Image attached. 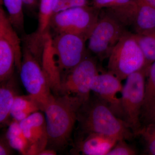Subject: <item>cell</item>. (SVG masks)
I'll return each instance as SVG.
<instances>
[{
  "label": "cell",
  "mask_w": 155,
  "mask_h": 155,
  "mask_svg": "<svg viewBox=\"0 0 155 155\" xmlns=\"http://www.w3.org/2000/svg\"><path fill=\"white\" fill-rule=\"evenodd\" d=\"M121 81L112 73L108 72L96 75L90 84L91 91L103 100L116 116L122 119L121 98L117 94L123 88Z\"/></svg>",
  "instance_id": "11"
},
{
  "label": "cell",
  "mask_w": 155,
  "mask_h": 155,
  "mask_svg": "<svg viewBox=\"0 0 155 155\" xmlns=\"http://www.w3.org/2000/svg\"><path fill=\"white\" fill-rule=\"evenodd\" d=\"M108 72L120 80L147 66L146 61L135 34L126 31L108 58Z\"/></svg>",
  "instance_id": "4"
},
{
  "label": "cell",
  "mask_w": 155,
  "mask_h": 155,
  "mask_svg": "<svg viewBox=\"0 0 155 155\" xmlns=\"http://www.w3.org/2000/svg\"><path fill=\"white\" fill-rule=\"evenodd\" d=\"M17 81L14 75L8 80L1 82L0 123L1 126L9 125L11 108L18 96Z\"/></svg>",
  "instance_id": "14"
},
{
  "label": "cell",
  "mask_w": 155,
  "mask_h": 155,
  "mask_svg": "<svg viewBox=\"0 0 155 155\" xmlns=\"http://www.w3.org/2000/svg\"><path fill=\"white\" fill-rule=\"evenodd\" d=\"M42 111L40 104L30 95L17 96L11 108L13 119L19 122L35 112Z\"/></svg>",
  "instance_id": "16"
},
{
  "label": "cell",
  "mask_w": 155,
  "mask_h": 155,
  "mask_svg": "<svg viewBox=\"0 0 155 155\" xmlns=\"http://www.w3.org/2000/svg\"><path fill=\"white\" fill-rule=\"evenodd\" d=\"M57 0H41L38 14V28L36 33L43 35L48 32L50 21Z\"/></svg>",
  "instance_id": "21"
},
{
  "label": "cell",
  "mask_w": 155,
  "mask_h": 155,
  "mask_svg": "<svg viewBox=\"0 0 155 155\" xmlns=\"http://www.w3.org/2000/svg\"><path fill=\"white\" fill-rule=\"evenodd\" d=\"M10 21L18 32H24V19L22 0H3Z\"/></svg>",
  "instance_id": "20"
},
{
  "label": "cell",
  "mask_w": 155,
  "mask_h": 155,
  "mask_svg": "<svg viewBox=\"0 0 155 155\" xmlns=\"http://www.w3.org/2000/svg\"><path fill=\"white\" fill-rule=\"evenodd\" d=\"M77 122L80 135L101 134L118 140H130L135 136L128 125L94 94L81 106L78 112Z\"/></svg>",
  "instance_id": "1"
},
{
  "label": "cell",
  "mask_w": 155,
  "mask_h": 155,
  "mask_svg": "<svg viewBox=\"0 0 155 155\" xmlns=\"http://www.w3.org/2000/svg\"><path fill=\"white\" fill-rule=\"evenodd\" d=\"M100 10L88 6L64 10L53 14L51 27L57 33L75 35L87 41L99 17Z\"/></svg>",
  "instance_id": "6"
},
{
  "label": "cell",
  "mask_w": 155,
  "mask_h": 155,
  "mask_svg": "<svg viewBox=\"0 0 155 155\" xmlns=\"http://www.w3.org/2000/svg\"><path fill=\"white\" fill-rule=\"evenodd\" d=\"M8 15L0 8V82L14 75V67L20 72L22 65L21 41Z\"/></svg>",
  "instance_id": "7"
},
{
  "label": "cell",
  "mask_w": 155,
  "mask_h": 155,
  "mask_svg": "<svg viewBox=\"0 0 155 155\" xmlns=\"http://www.w3.org/2000/svg\"><path fill=\"white\" fill-rule=\"evenodd\" d=\"M134 34L144 54L147 66L149 67L155 61V30L144 34Z\"/></svg>",
  "instance_id": "22"
},
{
  "label": "cell",
  "mask_w": 155,
  "mask_h": 155,
  "mask_svg": "<svg viewBox=\"0 0 155 155\" xmlns=\"http://www.w3.org/2000/svg\"><path fill=\"white\" fill-rule=\"evenodd\" d=\"M127 31L126 28L104 12L88 38V49L101 61L109 58L119 40Z\"/></svg>",
  "instance_id": "8"
},
{
  "label": "cell",
  "mask_w": 155,
  "mask_h": 155,
  "mask_svg": "<svg viewBox=\"0 0 155 155\" xmlns=\"http://www.w3.org/2000/svg\"><path fill=\"white\" fill-rule=\"evenodd\" d=\"M22 39L20 79L28 94L38 102L44 112L55 98L42 65L44 46L38 41L28 35H24Z\"/></svg>",
  "instance_id": "2"
},
{
  "label": "cell",
  "mask_w": 155,
  "mask_h": 155,
  "mask_svg": "<svg viewBox=\"0 0 155 155\" xmlns=\"http://www.w3.org/2000/svg\"><path fill=\"white\" fill-rule=\"evenodd\" d=\"M57 154L56 150L52 149L46 148L40 153L38 155H56Z\"/></svg>",
  "instance_id": "30"
},
{
  "label": "cell",
  "mask_w": 155,
  "mask_h": 155,
  "mask_svg": "<svg viewBox=\"0 0 155 155\" xmlns=\"http://www.w3.org/2000/svg\"><path fill=\"white\" fill-rule=\"evenodd\" d=\"M142 118L144 119L146 124L155 122V107Z\"/></svg>",
  "instance_id": "28"
},
{
  "label": "cell",
  "mask_w": 155,
  "mask_h": 155,
  "mask_svg": "<svg viewBox=\"0 0 155 155\" xmlns=\"http://www.w3.org/2000/svg\"><path fill=\"white\" fill-rule=\"evenodd\" d=\"M83 103L77 97L66 94L55 97L48 105L44 111L48 136L46 148L57 150L67 146Z\"/></svg>",
  "instance_id": "3"
},
{
  "label": "cell",
  "mask_w": 155,
  "mask_h": 155,
  "mask_svg": "<svg viewBox=\"0 0 155 155\" xmlns=\"http://www.w3.org/2000/svg\"><path fill=\"white\" fill-rule=\"evenodd\" d=\"M5 136L13 149L22 155H29L31 145L25 136L19 122L13 119L9 124Z\"/></svg>",
  "instance_id": "18"
},
{
  "label": "cell",
  "mask_w": 155,
  "mask_h": 155,
  "mask_svg": "<svg viewBox=\"0 0 155 155\" xmlns=\"http://www.w3.org/2000/svg\"><path fill=\"white\" fill-rule=\"evenodd\" d=\"M137 14L133 26L136 34H144L155 30V7L145 0H136Z\"/></svg>",
  "instance_id": "15"
},
{
  "label": "cell",
  "mask_w": 155,
  "mask_h": 155,
  "mask_svg": "<svg viewBox=\"0 0 155 155\" xmlns=\"http://www.w3.org/2000/svg\"><path fill=\"white\" fill-rule=\"evenodd\" d=\"M23 5L28 10L33 11L38 5V0H22Z\"/></svg>",
  "instance_id": "29"
},
{
  "label": "cell",
  "mask_w": 155,
  "mask_h": 155,
  "mask_svg": "<svg viewBox=\"0 0 155 155\" xmlns=\"http://www.w3.org/2000/svg\"><path fill=\"white\" fill-rule=\"evenodd\" d=\"M81 37L71 34H57L51 44L61 75L74 68L87 56L85 43Z\"/></svg>",
  "instance_id": "10"
},
{
  "label": "cell",
  "mask_w": 155,
  "mask_h": 155,
  "mask_svg": "<svg viewBox=\"0 0 155 155\" xmlns=\"http://www.w3.org/2000/svg\"><path fill=\"white\" fill-rule=\"evenodd\" d=\"M149 67H145L129 75L121 92L122 120L135 136L142 127L141 110L144 98L145 79Z\"/></svg>",
  "instance_id": "5"
},
{
  "label": "cell",
  "mask_w": 155,
  "mask_h": 155,
  "mask_svg": "<svg viewBox=\"0 0 155 155\" xmlns=\"http://www.w3.org/2000/svg\"><path fill=\"white\" fill-rule=\"evenodd\" d=\"M118 140L98 133L82 134L75 143L73 154L107 155Z\"/></svg>",
  "instance_id": "13"
},
{
  "label": "cell",
  "mask_w": 155,
  "mask_h": 155,
  "mask_svg": "<svg viewBox=\"0 0 155 155\" xmlns=\"http://www.w3.org/2000/svg\"><path fill=\"white\" fill-rule=\"evenodd\" d=\"M137 9L138 5L135 0L129 4L103 9V11L126 28L133 26Z\"/></svg>",
  "instance_id": "17"
},
{
  "label": "cell",
  "mask_w": 155,
  "mask_h": 155,
  "mask_svg": "<svg viewBox=\"0 0 155 155\" xmlns=\"http://www.w3.org/2000/svg\"><path fill=\"white\" fill-rule=\"evenodd\" d=\"M98 73L96 60L86 56L77 66L63 75L60 95L74 96L85 102L91 97L92 80Z\"/></svg>",
  "instance_id": "9"
},
{
  "label": "cell",
  "mask_w": 155,
  "mask_h": 155,
  "mask_svg": "<svg viewBox=\"0 0 155 155\" xmlns=\"http://www.w3.org/2000/svg\"><path fill=\"white\" fill-rule=\"evenodd\" d=\"M147 77L141 119L155 107V61L150 66Z\"/></svg>",
  "instance_id": "19"
},
{
  "label": "cell",
  "mask_w": 155,
  "mask_h": 155,
  "mask_svg": "<svg viewBox=\"0 0 155 155\" xmlns=\"http://www.w3.org/2000/svg\"><path fill=\"white\" fill-rule=\"evenodd\" d=\"M135 1V0H94L93 7L99 10H101L129 4Z\"/></svg>",
  "instance_id": "26"
},
{
  "label": "cell",
  "mask_w": 155,
  "mask_h": 155,
  "mask_svg": "<svg viewBox=\"0 0 155 155\" xmlns=\"http://www.w3.org/2000/svg\"><path fill=\"white\" fill-rule=\"evenodd\" d=\"M13 150L5 136L2 137L0 140V155H12Z\"/></svg>",
  "instance_id": "27"
},
{
  "label": "cell",
  "mask_w": 155,
  "mask_h": 155,
  "mask_svg": "<svg viewBox=\"0 0 155 155\" xmlns=\"http://www.w3.org/2000/svg\"><path fill=\"white\" fill-rule=\"evenodd\" d=\"M147 3L155 7V0H145Z\"/></svg>",
  "instance_id": "31"
},
{
  "label": "cell",
  "mask_w": 155,
  "mask_h": 155,
  "mask_svg": "<svg viewBox=\"0 0 155 155\" xmlns=\"http://www.w3.org/2000/svg\"><path fill=\"white\" fill-rule=\"evenodd\" d=\"M87 0H57L53 14L67 9L87 6Z\"/></svg>",
  "instance_id": "24"
},
{
  "label": "cell",
  "mask_w": 155,
  "mask_h": 155,
  "mask_svg": "<svg viewBox=\"0 0 155 155\" xmlns=\"http://www.w3.org/2000/svg\"><path fill=\"white\" fill-rule=\"evenodd\" d=\"M31 145L29 155H38L47 147L48 136L45 115L35 112L19 122Z\"/></svg>",
  "instance_id": "12"
},
{
  "label": "cell",
  "mask_w": 155,
  "mask_h": 155,
  "mask_svg": "<svg viewBox=\"0 0 155 155\" xmlns=\"http://www.w3.org/2000/svg\"><path fill=\"white\" fill-rule=\"evenodd\" d=\"M137 136H140L143 140L147 153L155 155V122L142 127Z\"/></svg>",
  "instance_id": "23"
},
{
  "label": "cell",
  "mask_w": 155,
  "mask_h": 155,
  "mask_svg": "<svg viewBox=\"0 0 155 155\" xmlns=\"http://www.w3.org/2000/svg\"><path fill=\"white\" fill-rule=\"evenodd\" d=\"M136 151L133 147L126 143L125 140H118L107 155H134Z\"/></svg>",
  "instance_id": "25"
}]
</instances>
